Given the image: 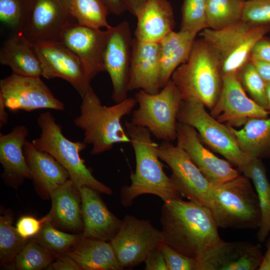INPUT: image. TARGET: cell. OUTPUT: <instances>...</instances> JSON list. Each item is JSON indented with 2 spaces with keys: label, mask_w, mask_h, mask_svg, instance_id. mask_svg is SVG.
I'll use <instances>...</instances> for the list:
<instances>
[{
  "label": "cell",
  "mask_w": 270,
  "mask_h": 270,
  "mask_svg": "<svg viewBox=\"0 0 270 270\" xmlns=\"http://www.w3.org/2000/svg\"><path fill=\"white\" fill-rule=\"evenodd\" d=\"M162 242L176 252L197 259L221 238L209 208L181 198L164 202L160 218Z\"/></svg>",
  "instance_id": "cell-1"
},
{
  "label": "cell",
  "mask_w": 270,
  "mask_h": 270,
  "mask_svg": "<svg viewBox=\"0 0 270 270\" xmlns=\"http://www.w3.org/2000/svg\"><path fill=\"white\" fill-rule=\"evenodd\" d=\"M136 158V170L130 176L131 184L120 190V202L128 207L144 194H152L164 202L182 196L170 177L165 174L157 153L158 145L152 138L146 128L125 122Z\"/></svg>",
  "instance_id": "cell-2"
},
{
  "label": "cell",
  "mask_w": 270,
  "mask_h": 270,
  "mask_svg": "<svg viewBox=\"0 0 270 270\" xmlns=\"http://www.w3.org/2000/svg\"><path fill=\"white\" fill-rule=\"evenodd\" d=\"M82 98L80 114L74 124L84 131V142L92 146L91 154L106 152L116 144L130 143L121 120L132 112L137 103L135 98L105 106L92 88Z\"/></svg>",
  "instance_id": "cell-3"
},
{
  "label": "cell",
  "mask_w": 270,
  "mask_h": 270,
  "mask_svg": "<svg viewBox=\"0 0 270 270\" xmlns=\"http://www.w3.org/2000/svg\"><path fill=\"white\" fill-rule=\"evenodd\" d=\"M206 206L218 227L255 229L260 226L258 196L250 178L244 174L220 184H212Z\"/></svg>",
  "instance_id": "cell-4"
},
{
  "label": "cell",
  "mask_w": 270,
  "mask_h": 270,
  "mask_svg": "<svg viewBox=\"0 0 270 270\" xmlns=\"http://www.w3.org/2000/svg\"><path fill=\"white\" fill-rule=\"evenodd\" d=\"M171 78L183 100L197 99L210 110L216 102L222 88L218 57L202 38L194 40L187 60L175 70Z\"/></svg>",
  "instance_id": "cell-5"
},
{
  "label": "cell",
  "mask_w": 270,
  "mask_h": 270,
  "mask_svg": "<svg viewBox=\"0 0 270 270\" xmlns=\"http://www.w3.org/2000/svg\"><path fill=\"white\" fill-rule=\"evenodd\" d=\"M38 124L40 134L39 137L32 140L33 145L52 156L66 170L70 180L78 190L82 187L88 186L107 195L112 194L110 187L94 176L80 158V152L87 146L84 141L72 142L66 138L50 112L40 114Z\"/></svg>",
  "instance_id": "cell-6"
},
{
  "label": "cell",
  "mask_w": 270,
  "mask_h": 270,
  "mask_svg": "<svg viewBox=\"0 0 270 270\" xmlns=\"http://www.w3.org/2000/svg\"><path fill=\"white\" fill-rule=\"evenodd\" d=\"M135 98L138 108L132 113V124L146 128L162 142L176 140L177 115L183 98L171 78L158 94L140 90Z\"/></svg>",
  "instance_id": "cell-7"
},
{
  "label": "cell",
  "mask_w": 270,
  "mask_h": 270,
  "mask_svg": "<svg viewBox=\"0 0 270 270\" xmlns=\"http://www.w3.org/2000/svg\"><path fill=\"white\" fill-rule=\"evenodd\" d=\"M270 30V26H257L242 20L224 28H206L200 36L218 57L222 76L237 73L250 60L255 44Z\"/></svg>",
  "instance_id": "cell-8"
},
{
  "label": "cell",
  "mask_w": 270,
  "mask_h": 270,
  "mask_svg": "<svg viewBox=\"0 0 270 270\" xmlns=\"http://www.w3.org/2000/svg\"><path fill=\"white\" fill-rule=\"evenodd\" d=\"M177 120L193 127L203 142L238 170L250 160L240 149L229 126L208 114L199 100L194 98L183 100Z\"/></svg>",
  "instance_id": "cell-9"
},
{
  "label": "cell",
  "mask_w": 270,
  "mask_h": 270,
  "mask_svg": "<svg viewBox=\"0 0 270 270\" xmlns=\"http://www.w3.org/2000/svg\"><path fill=\"white\" fill-rule=\"evenodd\" d=\"M162 242V231L154 227L150 220L127 214L110 243L124 268L144 262L152 250L160 248Z\"/></svg>",
  "instance_id": "cell-10"
},
{
  "label": "cell",
  "mask_w": 270,
  "mask_h": 270,
  "mask_svg": "<svg viewBox=\"0 0 270 270\" xmlns=\"http://www.w3.org/2000/svg\"><path fill=\"white\" fill-rule=\"evenodd\" d=\"M77 23L70 8L62 0H31L20 32L32 44L61 42L65 31Z\"/></svg>",
  "instance_id": "cell-11"
},
{
  "label": "cell",
  "mask_w": 270,
  "mask_h": 270,
  "mask_svg": "<svg viewBox=\"0 0 270 270\" xmlns=\"http://www.w3.org/2000/svg\"><path fill=\"white\" fill-rule=\"evenodd\" d=\"M40 60L42 76L68 82L81 98L92 89V80L80 58L62 42L32 44Z\"/></svg>",
  "instance_id": "cell-12"
},
{
  "label": "cell",
  "mask_w": 270,
  "mask_h": 270,
  "mask_svg": "<svg viewBox=\"0 0 270 270\" xmlns=\"http://www.w3.org/2000/svg\"><path fill=\"white\" fill-rule=\"evenodd\" d=\"M0 96L7 108L32 112L38 109L64 110V105L56 98L40 77L12 73L0 80Z\"/></svg>",
  "instance_id": "cell-13"
},
{
  "label": "cell",
  "mask_w": 270,
  "mask_h": 270,
  "mask_svg": "<svg viewBox=\"0 0 270 270\" xmlns=\"http://www.w3.org/2000/svg\"><path fill=\"white\" fill-rule=\"evenodd\" d=\"M160 160L172 171L170 178L182 196L206 206L207 196L212 186L187 153L172 142H162L157 148Z\"/></svg>",
  "instance_id": "cell-14"
},
{
  "label": "cell",
  "mask_w": 270,
  "mask_h": 270,
  "mask_svg": "<svg viewBox=\"0 0 270 270\" xmlns=\"http://www.w3.org/2000/svg\"><path fill=\"white\" fill-rule=\"evenodd\" d=\"M222 84L219 97L210 114L222 123L234 128L243 126L250 118H268L270 112L248 98L237 73L222 76Z\"/></svg>",
  "instance_id": "cell-15"
},
{
  "label": "cell",
  "mask_w": 270,
  "mask_h": 270,
  "mask_svg": "<svg viewBox=\"0 0 270 270\" xmlns=\"http://www.w3.org/2000/svg\"><path fill=\"white\" fill-rule=\"evenodd\" d=\"M132 40L127 21H122L109 28L104 63L105 71L111 80L112 98L116 103L128 98Z\"/></svg>",
  "instance_id": "cell-16"
},
{
  "label": "cell",
  "mask_w": 270,
  "mask_h": 270,
  "mask_svg": "<svg viewBox=\"0 0 270 270\" xmlns=\"http://www.w3.org/2000/svg\"><path fill=\"white\" fill-rule=\"evenodd\" d=\"M262 258L259 247L250 242L220 239L196 259V270H256Z\"/></svg>",
  "instance_id": "cell-17"
},
{
  "label": "cell",
  "mask_w": 270,
  "mask_h": 270,
  "mask_svg": "<svg viewBox=\"0 0 270 270\" xmlns=\"http://www.w3.org/2000/svg\"><path fill=\"white\" fill-rule=\"evenodd\" d=\"M176 132V145L187 153L210 183L220 184L239 175L230 162L218 158L204 146L193 127L178 122Z\"/></svg>",
  "instance_id": "cell-18"
},
{
  "label": "cell",
  "mask_w": 270,
  "mask_h": 270,
  "mask_svg": "<svg viewBox=\"0 0 270 270\" xmlns=\"http://www.w3.org/2000/svg\"><path fill=\"white\" fill-rule=\"evenodd\" d=\"M109 28L95 29L75 23L64 32L61 42L80 58L92 80L105 71L104 57Z\"/></svg>",
  "instance_id": "cell-19"
},
{
  "label": "cell",
  "mask_w": 270,
  "mask_h": 270,
  "mask_svg": "<svg viewBox=\"0 0 270 270\" xmlns=\"http://www.w3.org/2000/svg\"><path fill=\"white\" fill-rule=\"evenodd\" d=\"M84 238L110 242L116 235L122 220L109 210L98 192L88 187L80 190Z\"/></svg>",
  "instance_id": "cell-20"
},
{
  "label": "cell",
  "mask_w": 270,
  "mask_h": 270,
  "mask_svg": "<svg viewBox=\"0 0 270 270\" xmlns=\"http://www.w3.org/2000/svg\"><path fill=\"white\" fill-rule=\"evenodd\" d=\"M160 43L142 42L133 38L128 90H142L156 94L160 86Z\"/></svg>",
  "instance_id": "cell-21"
},
{
  "label": "cell",
  "mask_w": 270,
  "mask_h": 270,
  "mask_svg": "<svg viewBox=\"0 0 270 270\" xmlns=\"http://www.w3.org/2000/svg\"><path fill=\"white\" fill-rule=\"evenodd\" d=\"M28 130L24 125L14 126L8 134H0V162L4 171L1 176L4 182L16 188L25 180H32L24 148Z\"/></svg>",
  "instance_id": "cell-22"
},
{
  "label": "cell",
  "mask_w": 270,
  "mask_h": 270,
  "mask_svg": "<svg viewBox=\"0 0 270 270\" xmlns=\"http://www.w3.org/2000/svg\"><path fill=\"white\" fill-rule=\"evenodd\" d=\"M32 180L38 193L46 198L70 179L66 170L50 154L40 150L26 140L24 148Z\"/></svg>",
  "instance_id": "cell-23"
},
{
  "label": "cell",
  "mask_w": 270,
  "mask_h": 270,
  "mask_svg": "<svg viewBox=\"0 0 270 270\" xmlns=\"http://www.w3.org/2000/svg\"><path fill=\"white\" fill-rule=\"evenodd\" d=\"M134 38L159 43L175 26L173 8L168 0H148L137 16Z\"/></svg>",
  "instance_id": "cell-24"
},
{
  "label": "cell",
  "mask_w": 270,
  "mask_h": 270,
  "mask_svg": "<svg viewBox=\"0 0 270 270\" xmlns=\"http://www.w3.org/2000/svg\"><path fill=\"white\" fill-rule=\"evenodd\" d=\"M49 212L55 226L70 232H82V200L80 190L70 179L51 194Z\"/></svg>",
  "instance_id": "cell-25"
},
{
  "label": "cell",
  "mask_w": 270,
  "mask_h": 270,
  "mask_svg": "<svg viewBox=\"0 0 270 270\" xmlns=\"http://www.w3.org/2000/svg\"><path fill=\"white\" fill-rule=\"evenodd\" d=\"M0 64L9 66L16 75L42 76L41 63L33 44L20 32L4 43L0 50Z\"/></svg>",
  "instance_id": "cell-26"
},
{
  "label": "cell",
  "mask_w": 270,
  "mask_h": 270,
  "mask_svg": "<svg viewBox=\"0 0 270 270\" xmlns=\"http://www.w3.org/2000/svg\"><path fill=\"white\" fill-rule=\"evenodd\" d=\"M82 270H121L110 242L82 237L66 252Z\"/></svg>",
  "instance_id": "cell-27"
},
{
  "label": "cell",
  "mask_w": 270,
  "mask_h": 270,
  "mask_svg": "<svg viewBox=\"0 0 270 270\" xmlns=\"http://www.w3.org/2000/svg\"><path fill=\"white\" fill-rule=\"evenodd\" d=\"M196 34L180 30L166 34L160 45V86L162 88L174 72L188 59Z\"/></svg>",
  "instance_id": "cell-28"
},
{
  "label": "cell",
  "mask_w": 270,
  "mask_h": 270,
  "mask_svg": "<svg viewBox=\"0 0 270 270\" xmlns=\"http://www.w3.org/2000/svg\"><path fill=\"white\" fill-rule=\"evenodd\" d=\"M229 127L250 160L270 156V118H250L240 130Z\"/></svg>",
  "instance_id": "cell-29"
},
{
  "label": "cell",
  "mask_w": 270,
  "mask_h": 270,
  "mask_svg": "<svg viewBox=\"0 0 270 270\" xmlns=\"http://www.w3.org/2000/svg\"><path fill=\"white\" fill-rule=\"evenodd\" d=\"M238 170L252 181L256 188L261 213L258 238L262 242L270 232V182L266 168L261 159L254 158Z\"/></svg>",
  "instance_id": "cell-30"
},
{
  "label": "cell",
  "mask_w": 270,
  "mask_h": 270,
  "mask_svg": "<svg viewBox=\"0 0 270 270\" xmlns=\"http://www.w3.org/2000/svg\"><path fill=\"white\" fill-rule=\"evenodd\" d=\"M14 214L10 210L0 208V262L1 266L14 262L18 254L29 240H25L18 234L13 225Z\"/></svg>",
  "instance_id": "cell-31"
},
{
  "label": "cell",
  "mask_w": 270,
  "mask_h": 270,
  "mask_svg": "<svg viewBox=\"0 0 270 270\" xmlns=\"http://www.w3.org/2000/svg\"><path fill=\"white\" fill-rule=\"evenodd\" d=\"M244 2L242 0H206L208 28L218 30L241 20Z\"/></svg>",
  "instance_id": "cell-32"
},
{
  "label": "cell",
  "mask_w": 270,
  "mask_h": 270,
  "mask_svg": "<svg viewBox=\"0 0 270 270\" xmlns=\"http://www.w3.org/2000/svg\"><path fill=\"white\" fill-rule=\"evenodd\" d=\"M70 1L71 13L78 24L95 29L112 28L107 20L110 12L102 0Z\"/></svg>",
  "instance_id": "cell-33"
},
{
  "label": "cell",
  "mask_w": 270,
  "mask_h": 270,
  "mask_svg": "<svg viewBox=\"0 0 270 270\" xmlns=\"http://www.w3.org/2000/svg\"><path fill=\"white\" fill-rule=\"evenodd\" d=\"M82 237V233L73 234L60 230L49 221L44 224L39 233L34 238L56 258L66 253Z\"/></svg>",
  "instance_id": "cell-34"
},
{
  "label": "cell",
  "mask_w": 270,
  "mask_h": 270,
  "mask_svg": "<svg viewBox=\"0 0 270 270\" xmlns=\"http://www.w3.org/2000/svg\"><path fill=\"white\" fill-rule=\"evenodd\" d=\"M54 258L33 238L18 254L14 263L18 270H40L48 268Z\"/></svg>",
  "instance_id": "cell-35"
},
{
  "label": "cell",
  "mask_w": 270,
  "mask_h": 270,
  "mask_svg": "<svg viewBox=\"0 0 270 270\" xmlns=\"http://www.w3.org/2000/svg\"><path fill=\"white\" fill-rule=\"evenodd\" d=\"M238 80L244 89L252 99L268 110L266 98V82L260 76L253 63L250 60L237 72Z\"/></svg>",
  "instance_id": "cell-36"
},
{
  "label": "cell",
  "mask_w": 270,
  "mask_h": 270,
  "mask_svg": "<svg viewBox=\"0 0 270 270\" xmlns=\"http://www.w3.org/2000/svg\"><path fill=\"white\" fill-rule=\"evenodd\" d=\"M206 28V0H183L180 30L197 34Z\"/></svg>",
  "instance_id": "cell-37"
},
{
  "label": "cell",
  "mask_w": 270,
  "mask_h": 270,
  "mask_svg": "<svg viewBox=\"0 0 270 270\" xmlns=\"http://www.w3.org/2000/svg\"><path fill=\"white\" fill-rule=\"evenodd\" d=\"M31 0H0V20L20 32L26 18Z\"/></svg>",
  "instance_id": "cell-38"
},
{
  "label": "cell",
  "mask_w": 270,
  "mask_h": 270,
  "mask_svg": "<svg viewBox=\"0 0 270 270\" xmlns=\"http://www.w3.org/2000/svg\"><path fill=\"white\" fill-rule=\"evenodd\" d=\"M241 20L257 26H270V0L244 1Z\"/></svg>",
  "instance_id": "cell-39"
},
{
  "label": "cell",
  "mask_w": 270,
  "mask_h": 270,
  "mask_svg": "<svg viewBox=\"0 0 270 270\" xmlns=\"http://www.w3.org/2000/svg\"><path fill=\"white\" fill-rule=\"evenodd\" d=\"M168 270H196V260L184 255L162 242L160 246Z\"/></svg>",
  "instance_id": "cell-40"
},
{
  "label": "cell",
  "mask_w": 270,
  "mask_h": 270,
  "mask_svg": "<svg viewBox=\"0 0 270 270\" xmlns=\"http://www.w3.org/2000/svg\"><path fill=\"white\" fill-rule=\"evenodd\" d=\"M49 221L52 222V217L50 213L40 220L30 216H24L18 220L16 228L21 237L25 240H30L36 236L44 224Z\"/></svg>",
  "instance_id": "cell-41"
},
{
  "label": "cell",
  "mask_w": 270,
  "mask_h": 270,
  "mask_svg": "<svg viewBox=\"0 0 270 270\" xmlns=\"http://www.w3.org/2000/svg\"><path fill=\"white\" fill-rule=\"evenodd\" d=\"M250 60H258L270 63V38L262 37L254 46Z\"/></svg>",
  "instance_id": "cell-42"
},
{
  "label": "cell",
  "mask_w": 270,
  "mask_h": 270,
  "mask_svg": "<svg viewBox=\"0 0 270 270\" xmlns=\"http://www.w3.org/2000/svg\"><path fill=\"white\" fill-rule=\"evenodd\" d=\"M144 262L146 270H168L164 256L160 248L152 250Z\"/></svg>",
  "instance_id": "cell-43"
},
{
  "label": "cell",
  "mask_w": 270,
  "mask_h": 270,
  "mask_svg": "<svg viewBox=\"0 0 270 270\" xmlns=\"http://www.w3.org/2000/svg\"><path fill=\"white\" fill-rule=\"evenodd\" d=\"M48 268L54 270H82L76 261L66 253L56 258Z\"/></svg>",
  "instance_id": "cell-44"
},
{
  "label": "cell",
  "mask_w": 270,
  "mask_h": 270,
  "mask_svg": "<svg viewBox=\"0 0 270 270\" xmlns=\"http://www.w3.org/2000/svg\"><path fill=\"white\" fill-rule=\"evenodd\" d=\"M108 8L110 13L120 16L126 10L122 0H102Z\"/></svg>",
  "instance_id": "cell-45"
},
{
  "label": "cell",
  "mask_w": 270,
  "mask_h": 270,
  "mask_svg": "<svg viewBox=\"0 0 270 270\" xmlns=\"http://www.w3.org/2000/svg\"><path fill=\"white\" fill-rule=\"evenodd\" d=\"M250 60L264 80L266 83H270V63L258 60Z\"/></svg>",
  "instance_id": "cell-46"
},
{
  "label": "cell",
  "mask_w": 270,
  "mask_h": 270,
  "mask_svg": "<svg viewBox=\"0 0 270 270\" xmlns=\"http://www.w3.org/2000/svg\"><path fill=\"white\" fill-rule=\"evenodd\" d=\"M148 0H122L126 11L135 16H137Z\"/></svg>",
  "instance_id": "cell-47"
},
{
  "label": "cell",
  "mask_w": 270,
  "mask_h": 270,
  "mask_svg": "<svg viewBox=\"0 0 270 270\" xmlns=\"http://www.w3.org/2000/svg\"><path fill=\"white\" fill-rule=\"evenodd\" d=\"M267 250L264 256L258 270H270V239L266 244Z\"/></svg>",
  "instance_id": "cell-48"
},
{
  "label": "cell",
  "mask_w": 270,
  "mask_h": 270,
  "mask_svg": "<svg viewBox=\"0 0 270 270\" xmlns=\"http://www.w3.org/2000/svg\"><path fill=\"white\" fill-rule=\"evenodd\" d=\"M6 107L4 100L0 96V126L2 128L4 124L8 123V116L6 111Z\"/></svg>",
  "instance_id": "cell-49"
},
{
  "label": "cell",
  "mask_w": 270,
  "mask_h": 270,
  "mask_svg": "<svg viewBox=\"0 0 270 270\" xmlns=\"http://www.w3.org/2000/svg\"><path fill=\"white\" fill-rule=\"evenodd\" d=\"M266 92L268 110H270V83H266Z\"/></svg>",
  "instance_id": "cell-50"
},
{
  "label": "cell",
  "mask_w": 270,
  "mask_h": 270,
  "mask_svg": "<svg viewBox=\"0 0 270 270\" xmlns=\"http://www.w3.org/2000/svg\"><path fill=\"white\" fill-rule=\"evenodd\" d=\"M70 7V0H62Z\"/></svg>",
  "instance_id": "cell-51"
},
{
  "label": "cell",
  "mask_w": 270,
  "mask_h": 270,
  "mask_svg": "<svg viewBox=\"0 0 270 270\" xmlns=\"http://www.w3.org/2000/svg\"><path fill=\"white\" fill-rule=\"evenodd\" d=\"M242 0V1H246V0Z\"/></svg>",
  "instance_id": "cell-52"
}]
</instances>
